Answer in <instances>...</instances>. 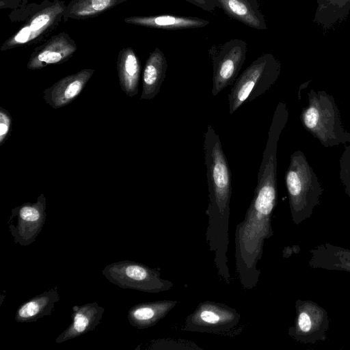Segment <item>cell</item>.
<instances>
[{"instance_id": "6", "label": "cell", "mask_w": 350, "mask_h": 350, "mask_svg": "<svg viewBox=\"0 0 350 350\" xmlns=\"http://www.w3.org/2000/svg\"><path fill=\"white\" fill-rule=\"evenodd\" d=\"M46 198L40 194L36 202H25L11 210L8 221L14 241L21 246L33 243L46 219Z\"/></svg>"}, {"instance_id": "22", "label": "cell", "mask_w": 350, "mask_h": 350, "mask_svg": "<svg viewBox=\"0 0 350 350\" xmlns=\"http://www.w3.org/2000/svg\"><path fill=\"white\" fill-rule=\"evenodd\" d=\"M230 17L255 29L266 28L259 14L254 11L247 0H217Z\"/></svg>"}, {"instance_id": "20", "label": "cell", "mask_w": 350, "mask_h": 350, "mask_svg": "<svg viewBox=\"0 0 350 350\" xmlns=\"http://www.w3.org/2000/svg\"><path fill=\"white\" fill-rule=\"evenodd\" d=\"M126 0H70L64 17L83 19L95 17Z\"/></svg>"}, {"instance_id": "11", "label": "cell", "mask_w": 350, "mask_h": 350, "mask_svg": "<svg viewBox=\"0 0 350 350\" xmlns=\"http://www.w3.org/2000/svg\"><path fill=\"white\" fill-rule=\"evenodd\" d=\"M77 49L75 41L68 33H58L35 49L27 67L30 70H37L49 65L63 63L70 58Z\"/></svg>"}, {"instance_id": "24", "label": "cell", "mask_w": 350, "mask_h": 350, "mask_svg": "<svg viewBox=\"0 0 350 350\" xmlns=\"http://www.w3.org/2000/svg\"><path fill=\"white\" fill-rule=\"evenodd\" d=\"M186 1H190L192 3H194L200 7H205V5H206L205 0H186Z\"/></svg>"}, {"instance_id": "16", "label": "cell", "mask_w": 350, "mask_h": 350, "mask_svg": "<svg viewBox=\"0 0 350 350\" xmlns=\"http://www.w3.org/2000/svg\"><path fill=\"white\" fill-rule=\"evenodd\" d=\"M59 299L57 286L49 289L21 304L16 310L15 320L18 323L36 322L50 315Z\"/></svg>"}, {"instance_id": "18", "label": "cell", "mask_w": 350, "mask_h": 350, "mask_svg": "<svg viewBox=\"0 0 350 350\" xmlns=\"http://www.w3.org/2000/svg\"><path fill=\"white\" fill-rule=\"evenodd\" d=\"M124 21L138 26L165 29L198 28L208 24V21L202 18L174 15L131 16L124 18Z\"/></svg>"}, {"instance_id": "23", "label": "cell", "mask_w": 350, "mask_h": 350, "mask_svg": "<svg viewBox=\"0 0 350 350\" xmlns=\"http://www.w3.org/2000/svg\"><path fill=\"white\" fill-rule=\"evenodd\" d=\"M12 118L8 111L0 108V145L2 146L12 131Z\"/></svg>"}, {"instance_id": "3", "label": "cell", "mask_w": 350, "mask_h": 350, "mask_svg": "<svg viewBox=\"0 0 350 350\" xmlns=\"http://www.w3.org/2000/svg\"><path fill=\"white\" fill-rule=\"evenodd\" d=\"M301 120L307 130L326 147L350 142V134L342 125L334 98L324 92H310Z\"/></svg>"}, {"instance_id": "17", "label": "cell", "mask_w": 350, "mask_h": 350, "mask_svg": "<svg viewBox=\"0 0 350 350\" xmlns=\"http://www.w3.org/2000/svg\"><path fill=\"white\" fill-rule=\"evenodd\" d=\"M117 70L122 90L129 97L136 96L139 90L141 64L131 47L120 51L117 59Z\"/></svg>"}, {"instance_id": "2", "label": "cell", "mask_w": 350, "mask_h": 350, "mask_svg": "<svg viewBox=\"0 0 350 350\" xmlns=\"http://www.w3.org/2000/svg\"><path fill=\"white\" fill-rule=\"evenodd\" d=\"M291 213L295 224L310 217L319 203L323 189L312 168L300 150L291 156L285 174Z\"/></svg>"}, {"instance_id": "5", "label": "cell", "mask_w": 350, "mask_h": 350, "mask_svg": "<svg viewBox=\"0 0 350 350\" xmlns=\"http://www.w3.org/2000/svg\"><path fill=\"white\" fill-rule=\"evenodd\" d=\"M102 273L110 282L124 289L158 293L169 291L174 285L161 277L159 269L133 260L109 264Z\"/></svg>"}, {"instance_id": "8", "label": "cell", "mask_w": 350, "mask_h": 350, "mask_svg": "<svg viewBox=\"0 0 350 350\" xmlns=\"http://www.w3.org/2000/svg\"><path fill=\"white\" fill-rule=\"evenodd\" d=\"M63 2L57 1L36 12L1 46V51L38 42L49 34L58 25L66 11Z\"/></svg>"}, {"instance_id": "9", "label": "cell", "mask_w": 350, "mask_h": 350, "mask_svg": "<svg viewBox=\"0 0 350 350\" xmlns=\"http://www.w3.org/2000/svg\"><path fill=\"white\" fill-rule=\"evenodd\" d=\"M245 55V43L241 40H234L228 43L213 57V96H217L235 81L244 63Z\"/></svg>"}, {"instance_id": "1", "label": "cell", "mask_w": 350, "mask_h": 350, "mask_svg": "<svg viewBox=\"0 0 350 350\" xmlns=\"http://www.w3.org/2000/svg\"><path fill=\"white\" fill-rule=\"evenodd\" d=\"M204 152L209 198L206 211L208 217L206 240L215 254L219 275L230 283L227 252L232 174L219 137L211 124H208L204 134Z\"/></svg>"}, {"instance_id": "4", "label": "cell", "mask_w": 350, "mask_h": 350, "mask_svg": "<svg viewBox=\"0 0 350 350\" xmlns=\"http://www.w3.org/2000/svg\"><path fill=\"white\" fill-rule=\"evenodd\" d=\"M280 64L271 55L254 61L233 83L228 94L229 113L267 92L277 81Z\"/></svg>"}, {"instance_id": "7", "label": "cell", "mask_w": 350, "mask_h": 350, "mask_svg": "<svg viewBox=\"0 0 350 350\" xmlns=\"http://www.w3.org/2000/svg\"><path fill=\"white\" fill-rule=\"evenodd\" d=\"M239 320L240 314L234 308L205 301L187 317L183 329L209 333L225 332L235 327Z\"/></svg>"}, {"instance_id": "13", "label": "cell", "mask_w": 350, "mask_h": 350, "mask_svg": "<svg viewBox=\"0 0 350 350\" xmlns=\"http://www.w3.org/2000/svg\"><path fill=\"white\" fill-rule=\"evenodd\" d=\"M72 310V322L57 337L55 343H62L94 330L100 323L105 312L104 308L99 306L97 302L74 306Z\"/></svg>"}, {"instance_id": "10", "label": "cell", "mask_w": 350, "mask_h": 350, "mask_svg": "<svg viewBox=\"0 0 350 350\" xmlns=\"http://www.w3.org/2000/svg\"><path fill=\"white\" fill-rule=\"evenodd\" d=\"M297 318L288 334L299 341L312 342L323 338L328 327L325 311L311 301H297Z\"/></svg>"}, {"instance_id": "19", "label": "cell", "mask_w": 350, "mask_h": 350, "mask_svg": "<svg viewBox=\"0 0 350 350\" xmlns=\"http://www.w3.org/2000/svg\"><path fill=\"white\" fill-rule=\"evenodd\" d=\"M313 267L350 271V250L332 245H321L312 252Z\"/></svg>"}, {"instance_id": "15", "label": "cell", "mask_w": 350, "mask_h": 350, "mask_svg": "<svg viewBox=\"0 0 350 350\" xmlns=\"http://www.w3.org/2000/svg\"><path fill=\"white\" fill-rule=\"evenodd\" d=\"M167 68V60L163 53L155 48L147 59L144 69L141 100H150L158 94L165 79Z\"/></svg>"}, {"instance_id": "12", "label": "cell", "mask_w": 350, "mask_h": 350, "mask_svg": "<svg viewBox=\"0 0 350 350\" xmlns=\"http://www.w3.org/2000/svg\"><path fill=\"white\" fill-rule=\"evenodd\" d=\"M94 71L84 68L59 79L43 91L45 103L53 109L69 105L80 94Z\"/></svg>"}, {"instance_id": "14", "label": "cell", "mask_w": 350, "mask_h": 350, "mask_svg": "<svg viewBox=\"0 0 350 350\" xmlns=\"http://www.w3.org/2000/svg\"><path fill=\"white\" fill-rule=\"evenodd\" d=\"M177 304L176 300H159L136 304L128 311L129 324L137 329L152 327L163 319Z\"/></svg>"}, {"instance_id": "21", "label": "cell", "mask_w": 350, "mask_h": 350, "mask_svg": "<svg viewBox=\"0 0 350 350\" xmlns=\"http://www.w3.org/2000/svg\"><path fill=\"white\" fill-rule=\"evenodd\" d=\"M314 21L329 29L345 18L350 11V0H317Z\"/></svg>"}]
</instances>
